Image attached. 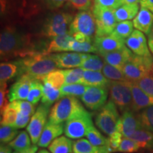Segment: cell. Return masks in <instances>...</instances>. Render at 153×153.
Here are the masks:
<instances>
[{
	"mask_svg": "<svg viewBox=\"0 0 153 153\" xmlns=\"http://www.w3.org/2000/svg\"><path fill=\"white\" fill-rule=\"evenodd\" d=\"M31 44L29 35L23 33L12 26L1 30L0 36L1 60H7L16 57H24L38 53Z\"/></svg>",
	"mask_w": 153,
	"mask_h": 153,
	"instance_id": "6da1fadb",
	"label": "cell"
},
{
	"mask_svg": "<svg viewBox=\"0 0 153 153\" xmlns=\"http://www.w3.org/2000/svg\"><path fill=\"white\" fill-rule=\"evenodd\" d=\"M18 61L20 65L18 77L27 74L33 79L43 81L48 74L57 68L54 54L38 53Z\"/></svg>",
	"mask_w": 153,
	"mask_h": 153,
	"instance_id": "7a4b0ae2",
	"label": "cell"
},
{
	"mask_svg": "<svg viewBox=\"0 0 153 153\" xmlns=\"http://www.w3.org/2000/svg\"><path fill=\"white\" fill-rule=\"evenodd\" d=\"M85 109L86 108L78 98L65 96L56 101L51 108L48 121L55 124L64 123Z\"/></svg>",
	"mask_w": 153,
	"mask_h": 153,
	"instance_id": "3957f363",
	"label": "cell"
},
{
	"mask_svg": "<svg viewBox=\"0 0 153 153\" xmlns=\"http://www.w3.org/2000/svg\"><path fill=\"white\" fill-rule=\"evenodd\" d=\"M153 58L152 55L141 56L133 55L124 65L122 71L128 82H137L152 71Z\"/></svg>",
	"mask_w": 153,
	"mask_h": 153,
	"instance_id": "277c9868",
	"label": "cell"
},
{
	"mask_svg": "<svg viewBox=\"0 0 153 153\" xmlns=\"http://www.w3.org/2000/svg\"><path fill=\"white\" fill-rule=\"evenodd\" d=\"M118 109L116 105L110 99L95 116L96 126L108 136L118 131V125L120 119Z\"/></svg>",
	"mask_w": 153,
	"mask_h": 153,
	"instance_id": "5b68a950",
	"label": "cell"
},
{
	"mask_svg": "<svg viewBox=\"0 0 153 153\" xmlns=\"http://www.w3.org/2000/svg\"><path fill=\"white\" fill-rule=\"evenodd\" d=\"M108 87L110 93V99L116 105L120 112L132 110L133 95L131 82L110 80Z\"/></svg>",
	"mask_w": 153,
	"mask_h": 153,
	"instance_id": "8992f818",
	"label": "cell"
},
{
	"mask_svg": "<svg viewBox=\"0 0 153 153\" xmlns=\"http://www.w3.org/2000/svg\"><path fill=\"white\" fill-rule=\"evenodd\" d=\"M93 126L92 115L85 109L65 122L64 133L70 139H81Z\"/></svg>",
	"mask_w": 153,
	"mask_h": 153,
	"instance_id": "52a82bcc",
	"label": "cell"
},
{
	"mask_svg": "<svg viewBox=\"0 0 153 153\" xmlns=\"http://www.w3.org/2000/svg\"><path fill=\"white\" fill-rule=\"evenodd\" d=\"M73 18L72 15L69 12H55L45 21L42 30V34L46 37L53 38L69 33L70 24Z\"/></svg>",
	"mask_w": 153,
	"mask_h": 153,
	"instance_id": "ba28073f",
	"label": "cell"
},
{
	"mask_svg": "<svg viewBox=\"0 0 153 153\" xmlns=\"http://www.w3.org/2000/svg\"><path fill=\"white\" fill-rule=\"evenodd\" d=\"M91 11L96 22L95 37H102L112 33L117 24L114 10L94 4Z\"/></svg>",
	"mask_w": 153,
	"mask_h": 153,
	"instance_id": "9c48e42d",
	"label": "cell"
},
{
	"mask_svg": "<svg viewBox=\"0 0 153 153\" xmlns=\"http://www.w3.org/2000/svg\"><path fill=\"white\" fill-rule=\"evenodd\" d=\"M95 32L96 22L92 11L89 10L78 11L70 24L69 34L73 36L76 33H82L92 38Z\"/></svg>",
	"mask_w": 153,
	"mask_h": 153,
	"instance_id": "30bf717a",
	"label": "cell"
},
{
	"mask_svg": "<svg viewBox=\"0 0 153 153\" xmlns=\"http://www.w3.org/2000/svg\"><path fill=\"white\" fill-rule=\"evenodd\" d=\"M50 111V106L41 104L31 116L29 123L27 126L26 131L29 134L33 145L38 144L42 132L48 123Z\"/></svg>",
	"mask_w": 153,
	"mask_h": 153,
	"instance_id": "8fae6325",
	"label": "cell"
},
{
	"mask_svg": "<svg viewBox=\"0 0 153 153\" xmlns=\"http://www.w3.org/2000/svg\"><path fill=\"white\" fill-rule=\"evenodd\" d=\"M108 91V87H87L81 100L88 109L99 111L106 104Z\"/></svg>",
	"mask_w": 153,
	"mask_h": 153,
	"instance_id": "7c38bea8",
	"label": "cell"
},
{
	"mask_svg": "<svg viewBox=\"0 0 153 153\" xmlns=\"http://www.w3.org/2000/svg\"><path fill=\"white\" fill-rule=\"evenodd\" d=\"M143 128L140 121L137 112L128 110L122 113L118 125V131L123 137H131L137 130Z\"/></svg>",
	"mask_w": 153,
	"mask_h": 153,
	"instance_id": "4fadbf2b",
	"label": "cell"
},
{
	"mask_svg": "<svg viewBox=\"0 0 153 153\" xmlns=\"http://www.w3.org/2000/svg\"><path fill=\"white\" fill-rule=\"evenodd\" d=\"M27 74H23L17 78L16 82L9 89V101L12 102L16 100H24L28 98L30 86L33 81Z\"/></svg>",
	"mask_w": 153,
	"mask_h": 153,
	"instance_id": "5bb4252c",
	"label": "cell"
},
{
	"mask_svg": "<svg viewBox=\"0 0 153 153\" xmlns=\"http://www.w3.org/2000/svg\"><path fill=\"white\" fill-rule=\"evenodd\" d=\"M125 43L126 41L113 33L102 37L94 38V45L97 48L99 55L121 48L125 45Z\"/></svg>",
	"mask_w": 153,
	"mask_h": 153,
	"instance_id": "9a60e30c",
	"label": "cell"
},
{
	"mask_svg": "<svg viewBox=\"0 0 153 153\" xmlns=\"http://www.w3.org/2000/svg\"><path fill=\"white\" fill-rule=\"evenodd\" d=\"M127 47L135 55L141 56L151 55L150 49L147 44L146 38L143 32L138 30H134L133 33L126 40Z\"/></svg>",
	"mask_w": 153,
	"mask_h": 153,
	"instance_id": "2e32d148",
	"label": "cell"
},
{
	"mask_svg": "<svg viewBox=\"0 0 153 153\" xmlns=\"http://www.w3.org/2000/svg\"><path fill=\"white\" fill-rule=\"evenodd\" d=\"M133 55L131 50L127 46L124 45L121 48L111 51V52L102 53L100 55V56L107 64H109L122 70L124 65L128 61Z\"/></svg>",
	"mask_w": 153,
	"mask_h": 153,
	"instance_id": "e0dca14e",
	"label": "cell"
},
{
	"mask_svg": "<svg viewBox=\"0 0 153 153\" xmlns=\"http://www.w3.org/2000/svg\"><path fill=\"white\" fill-rule=\"evenodd\" d=\"M64 123L55 124L48 121L38 142V146L41 148L48 147L55 139L64 133Z\"/></svg>",
	"mask_w": 153,
	"mask_h": 153,
	"instance_id": "ac0fdd59",
	"label": "cell"
},
{
	"mask_svg": "<svg viewBox=\"0 0 153 153\" xmlns=\"http://www.w3.org/2000/svg\"><path fill=\"white\" fill-rule=\"evenodd\" d=\"M85 55L86 53L65 52L54 54V56L58 68H76L81 67Z\"/></svg>",
	"mask_w": 153,
	"mask_h": 153,
	"instance_id": "d6986e66",
	"label": "cell"
},
{
	"mask_svg": "<svg viewBox=\"0 0 153 153\" xmlns=\"http://www.w3.org/2000/svg\"><path fill=\"white\" fill-rule=\"evenodd\" d=\"M131 87L133 95L132 110L139 112L143 108L153 106V98L147 94L135 82H131Z\"/></svg>",
	"mask_w": 153,
	"mask_h": 153,
	"instance_id": "ffe728a7",
	"label": "cell"
},
{
	"mask_svg": "<svg viewBox=\"0 0 153 153\" xmlns=\"http://www.w3.org/2000/svg\"><path fill=\"white\" fill-rule=\"evenodd\" d=\"M74 40V38L73 36L69 33L53 37L52 40L49 42L44 53L47 54H51L53 53L69 51L70 44Z\"/></svg>",
	"mask_w": 153,
	"mask_h": 153,
	"instance_id": "44dd1931",
	"label": "cell"
},
{
	"mask_svg": "<svg viewBox=\"0 0 153 153\" xmlns=\"http://www.w3.org/2000/svg\"><path fill=\"white\" fill-rule=\"evenodd\" d=\"M133 23L134 27L137 30L148 35L153 25V13L141 7L138 14L133 19Z\"/></svg>",
	"mask_w": 153,
	"mask_h": 153,
	"instance_id": "7402d4cb",
	"label": "cell"
},
{
	"mask_svg": "<svg viewBox=\"0 0 153 153\" xmlns=\"http://www.w3.org/2000/svg\"><path fill=\"white\" fill-rule=\"evenodd\" d=\"M72 152L74 153H112L108 146H94L88 140L83 138L74 141Z\"/></svg>",
	"mask_w": 153,
	"mask_h": 153,
	"instance_id": "603a6c76",
	"label": "cell"
},
{
	"mask_svg": "<svg viewBox=\"0 0 153 153\" xmlns=\"http://www.w3.org/2000/svg\"><path fill=\"white\" fill-rule=\"evenodd\" d=\"M109 81L100 71L85 70L82 84L88 87H108Z\"/></svg>",
	"mask_w": 153,
	"mask_h": 153,
	"instance_id": "cb8c5ba5",
	"label": "cell"
},
{
	"mask_svg": "<svg viewBox=\"0 0 153 153\" xmlns=\"http://www.w3.org/2000/svg\"><path fill=\"white\" fill-rule=\"evenodd\" d=\"M20 70L19 61L1 62L0 65V83H5L15 76H18Z\"/></svg>",
	"mask_w": 153,
	"mask_h": 153,
	"instance_id": "d4e9b609",
	"label": "cell"
},
{
	"mask_svg": "<svg viewBox=\"0 0 153 153\" xmlns=\"http://www.w3.org/2000/svg\"><path fill=\"white\" fill-rule=\"evenodd\" d=\"M139 4H123L114 10V14L117 22L130 21L135 18L139 12Z\"/></svg>",
	"mask_w": 153,
	"mask_h": 153,
	"instance_id": "484cf974",
	"label": "cell"
},
{
	"mask_svg": "<svg viewBox=\"0 0 153 153\" xmlns=\"http://www.w3.org/2000/svg\"><path fill=\"white\" fill-rule=\"evenodd\" d=\"M73 142L67 136H60L55 139L48 146L51 153H71Z\"/></svg>",
	"mask_w": 153,
	"mask_h": 153,
	"instance_id": "4316f807",
	"label": "cell"
},
{
	"mask_svg": "<svg viewBox=\"0 0 153 153\" xmlns=\"http://www.w3.org/2000/svg\"><path fill=\"white\" fill-rule=\"evenodd\" d=\"M130 138L138 143L140 148L153 151V133L144 128H140L135 132Z\"/></svg>",
	"mask_w": 153,
	"mask_h": 153,
	"instance_id": "83f0119b",
	"label": "cell"
},
{
	"mask_svg": "<svg viewBox=\"0 0 153 153\" xmlns=\"http://www.w3.org/2000/svg\"><path fill=\"white\" fill-rule=\"evenodd\" d=\"M43 95L41 99V104L51 106L62 97L60 89L53 87L48 83L43 82Z\"/></svg>",
	"mask_w": 153,
	"mask_h": 153,
	"instance_id": "f1b7e54d",
	"label": "cell"
},
{
	"mask_svg": "<svg viewBox=\"0 0 153 153\" xmlns=\"http://www.w3.org/2000/svg\"><path fill=\"white\" fill-rule=\"evenodd\" d=\"M104 60L99 55L86 53L85 57L80 68L85 70L101 71L104 68Z\"/></svg>",
	"mask_w": 153,
	"mask_h": 153,
	"instance_id": "f546056e",
	"label": "cell"
},
{
	"mask_svg": "<svg viewBox=\"0 0 153 153\" xmlns=\"http://www.w3.org/2000/svg\"><path fill=\"white\" fill-rule=\"evenodd\" d=\"M31 139L27 131H22L17 136L9 143V146L15 151H19L30 148L31 146Z\"/></svg>",
	"mask_w": 153,
	"mask_h": 153,
	"instance_id": "4dcf8cb0",
	"label": "cell"
},
{
	"mask_svg": "<svg viewBox=\"0 0 153 153\" xmlns=\"http://www.w3.org/2000/svg\"><path fill=\"white\" fill-rule=\"evenodd\" d=\"M43 82L48 83L53 87L60 89L65 83V70H53L44 77Z\"/></svg>",
	"mask_w": 153,
	"mask_h": 153,
	"instance_id": "1f68e13d",
	"label": "cell"
},
{
	"mask_svg": "<svg viewBox=\"0 0 153 153\" xmlns=\"http://www.w3.org/2000/svg\"><path fill=\"white\" fill-rule=\"evenodd\" d=\"M88 86L82 84H70V85H64L60 88V92L62 97L70 96L74 97L76 98H81L85 93Z\"/></svg>",
	"mask_w": 153,
	"mask_h": 153,
	"instance_id": "d6a6232c",
	"label": "cell"
},
{
	"mask_svg": "<svg viewBox=\"0 0 153 153\" xmlns=\"http://www.w3.org/2000/svg\"><path fill=\"white\" fill-rule=\"evenodd\" d=\"M137 114L143 128L153 133V106L143 108Z\"/></svg>",
	"mask_w": 153,
	"mask_h": 153,
	"instance_id": "836d02e7",
	"label": "cell"
},
{
	"mask_svg": "<svg viewBox=\"0 0 153 153\" xmlns=\"http://www.w3.org/2000/svg\"><path fill=\"white\" fill-rule=\"evenodd\" d=\"M44 86L41 80L35 79L32 82L27 100L33 105H37L43 95Z\"/></svg>",
	"mask_w": 153,
	"mask_h": 153,
	"instance_id": "e575fe53",
	"label": "cell"
},
{
	"mask_svg": "<svg viewBox=\"0 0 153 153\" xmlns=\"http://www.w3.org/2000/svg\"><path fill=\"white\" fill-rule=\"evenodd\" d=\"M88 140L94 146H108V138L104 137L95 126H92L89 130L86 135Z\"/></svg>",
	"mask_w": 153,
	"mask_h": 153,
	"instance_id": "d590c367",
	"label": "cell"
},
{
	"mask_svg": "<svg viewBox=\"0 0 153 153\" xmlns=\"http://www.w3.org/2000/svg\"><path fill=\"white\" fill-rule=\"evenodd\" d=\"M102 73L108 80L111 81H127L123 71L116 67L105 62L102 69Z\"/></svg>",
	"mask_w": 153,
	"mask_h": 153,
	"instance_id": "8d00e7d4",
	"label": "cell"
},
{
	"mask_svg": "<svg viewBox=\"0 0 153 153\" xmlns=\"http://www.w3.org/2000/svg\"><path fill=\"white\" fill-rule=\"evenodd\" d=\"M133 31V23L131 21L118 22L113 33L126 41Z\"/></svg>",
	"mask_w": 153,
	"mask_h": 153,
	"instance_id": "74e56055",
	"label": "cell"
},
{
	"mask_svg": "<svg viewBox=\"0 0 153 153\" xmlns=\"http://www.w3.org/2000/svg\"><path fill=\"white\" fill-rule=\"evenodd\" d=\"M69 51L80 53H98L97 48L94 45V41L79 43L74 40L70 44Z\"/></svg>",
	"mask_w": 153,
	"mask_h": 153,
	"instance_id": "f35d334b",
	"label": "cell"
},
{
	"mask_svg": "<svg viewBox=\"0 0 153 153\" xmlns=\"http://www.w3.org/2000/svg\"><path fill=\"white\" fill-rule=\"evenodd\" d=\"M10 104L16 108L18 113L24 116H32L36 111V106L28 101L16 100L10 103Z\"/></svg>",
	"mask_w": 153,
	"mask_h": 153,
	"instance_id": "ab89813d",
	"label": "cell"
},
{
	"mask_svg": "<svg viewBox=\"0 0 153 153\" xmlns=\"http://www.w3.org/2000/svg\"><path fill=\"white\" fill-rule=\"evenodd\" d=\"M19 133L14 126L1 125L0 127V142L1 144H9L17 136Z\"/></svg>",
	"mask_w": 153,
	"mask_h": 153,
	"instance_id": "60d3db41",
	"label": "cell"
},
{
	"mask_svg": "<svg viewBox=\"0 0 153 153\" xmlns=\"http://www.w3.org/2000/svg\"><path fill=\"white\" fill-rule=\"evenodd\" d=\"M84 72H85V70L81 68L65 70V85L76 83L82 84Z\"/></svg>",
	"mask_w": 153,
	"mask_h": 153,
	"instance_id": "b9f144b4",
	"label": "cell"
},
{
	"mask_svg": "<svg viewBox=\"0 0 153 153\" xmlns=\"http://www.w3.org/2000/svg\"><path fill=\"white\" fill-rule=\"evenodd\" d=\"M18 116V111L9 104L1 114V125L14 126Z\"/></svg>",
	"mask_w": 153,
	"mask_h": 153,
	"instance_id": "7bdbcfd3",
	"label": "cell"
},
{
	"mask_svg": "<svg viewBox=\"0 0 153 153\" xmlns=\"http://www.w3.org/2000/svg\"><path fill=\"white\" fill-rule=\"evenodd\" d=\"M140 148L138 143L130 137H123L121 143L117 152L123 153H134L138 151Z\"/></svg>",
	"mask_w": 153,
	"mask_h": 153,
	"instance_id": "ee69618b",
	"label": "cell"
},
{
	"mask_svg": "<svg viewBox=\"0 0 153 153\" xmlns=\"http://www.w3.org/2000/svg\"><path fill=\"white\" fill-rule=\"evenodd\" d=\"M135 82L147 94L153 98V76L151 74Z\"/></svg>",
	"mask_w": 153,
	"mask_h": 153,
	"instance_id": "f6af8a7d",
	"label": "cell"
},
{
	"mask_svg": "<svg viewBox=\"0 0 153 153\" xmlns=\"http://www.w3.org/2000/svg\"><path fill=\"white\" fill-rule=\"evenodd\" d=\"M9 90L7 87V83H0V111L2 114L9 103Z\"/></svg>",
	"mask_w": 153,
	"mask_h": 153,
	"instance_id": "bcb514c9",
	"label": "cell"
},
{
	"mask_svg": "<svg viewBox=\"0 0 153 153\" xmlns=\"http://www.w3.org/2000/svg\"><path fill=\"white\" fill-rule=\"evenodd\" d=\"M123 135L119 131H115L114 133L109 135L108 137V147L111 149V152H117L119 148L122 140H123Z\"/></svg>",
	"mask_w": 153,
	"mask_h": 153,
	"instance_id": "7dc6e473",
	"label": "cell"
},
{
	"mask_svg": "<svg viewBox=\"0 0 153 153\" xmlns=\"http://www.w3.org/2000/svg\"><path fill=\"white\" fill-rule=\"evenodd\" d=\"M94 4L101 7L116 10L123 4V0H94Z\"/></svg>",
	"mask_w": 153,
	"mask_h": 153,
	"instance_id": "c3c4849f",
	"label": "cell"
},
{
	"mask_svg": "<svg viewBox=\"0 0 153 153\" xmlns=\"http://www.w3.org/2000/svg\"><path fill=\"white\" fill-rule=\"evenodd\" d=\"M70 2L74 9L78 10H89L91 7V0H71Z\"/></svg>",
	"mask_w": 153,
	"mask_h": 153,
	"instance_id": "681fc988",
	"label": "cell"
},
{
	"mask_svg": "<svg viewBox=\"0 0 153 153\" xmlns=\"http://www.w3.org/2000/svg\"><path fill=\"white\" fill-rule=\"evenodd\" d=\"M30 118H31V116H24L20 113H18V116H17L16 123H15L14 127L16 128L17 129L24 128L28 125Z\"/></svg>",
	"mask_w": 153,
	"mask_h": 153,
	"instance_id": "f907efd6",
	"label": "cell"
},
{
	"mask_svg": "<svg viewBox=\"0 0 153 153\" xmlns=\"http://www.w3.org/2000/svg\"><path fill=\"white\" fill-rule=\"evenodd\" d=\"M71 0H44V2L46 7L50 10H56L60 8L67 1H70Z\"/></svg>",
	"mask_w": 153,
	"mask_h": 153,
	"instance_id": "816d5d0a",
	"label": "cell"
},
{
	"mask_svg": "<svg viewBox=\"0 0 153 153\" xmlns=\"http://www.w3.org/2000/svg\"><path fill=\"white\" fill-rule=\"evenodd\" d=\"M140 3L141 7L148 9L153 13V0H140Z\"/></svg>",
	"mask_w": 153,
	"mask_h": 153,
	"instance_id": "f5cc1de1",
	"label": "cell"
},
{
	"mask_svg": "<svg viewBox=\"0 0 153 153\" xmlns=\"http://www.w3.org/2000/svg\"><path fill=\"white\" fill-rule=\"evenodd\" d=\"M38 145H31L30 148H26L24 150H19V151H14V153H36L38 150Z\"/></svg>",
	"mask_w": 153,
	"mask_h": 153,
	"instance_id": "db71d44e",
	"label": "cell"
},
{
	"mask_svg": "<svg viewBox=\"0 0 153 153\" xmlns=\"http://www.w3.org/2000/svg\"><path fill=\"white\" fill-rule=\"evenodd\" d=\"M148 46H149V49L151 51V53L153 54V25L152 26V28H151V30L150 32V33L148 34Z\"/></svg>",
	"mask_w": 153,
	"mask_h": 153,
	"instance_id": "11a10c76",
	"label": "cell"
},
{
	"mask_svg": "<svg viewBox=\"0 0 153 153\" xmlns=\"http://www.w3.org/2000/svg\"><path fill=\"white\" fill-rule=\"evenodd\" d=\"M12 150L9 144H1L0 146V153H12Z\"/></svg>",
	"mask_w": 153,
	"mask_h": 153,
	"instance_id": "9f6ffc18",
	"label": "cell"
},
{
	"mask_svg": "<svg viewBox=\"0 0 153 153\" xmlns=\"http://www.w3.org/2000/svg\"><path fill=\"white\" fill-rule=\"evenodd\" d=\"M140 0H123V4H139Z\"/></svg>",
	"mask_w": 153,
	"mask_h": 153,
	"instance_id": "6f0895ef",
	"label": "cell"
},
{
	"mask_svg": "<svg viewBox=\"0 0 153 153\" xmlns=\"http://www.w3.org/2000/svg\"><path fill=\"white\" fill-rule=\"evenodd\" d=\"M37 153H51V152H48V151L45 150V149H41V150H40Z\"/></svg>",
	"mask_w": 153,
	"mask_h": 153,
	"instance_id": "680465c9",
	"label": "cell"
},
{
	"mask_svg": "<svg viewBox=\"0 0 153 153\" xmlns=\"http://www.w3.org/2000/svg\"><path fill=\"white\" fill-rule=\"evenodd\" d=\"M152 75H153V68H152Z\"/></svg>",
	"mask_w": 153,
	"mask_h": 153,
	"instance_id": "91938a15",
	"label": "cell"
},
{
	"mask_svg": "<svg viewBox=\"0 0 153 153\" xmlns=\"http://www.w3.org/2000/svg\"></svg>",
	"mask_w": 153,
	"mask_h": 153,
	"instance_id": "94428289",
	"label": "cell"
}]
</instances>
